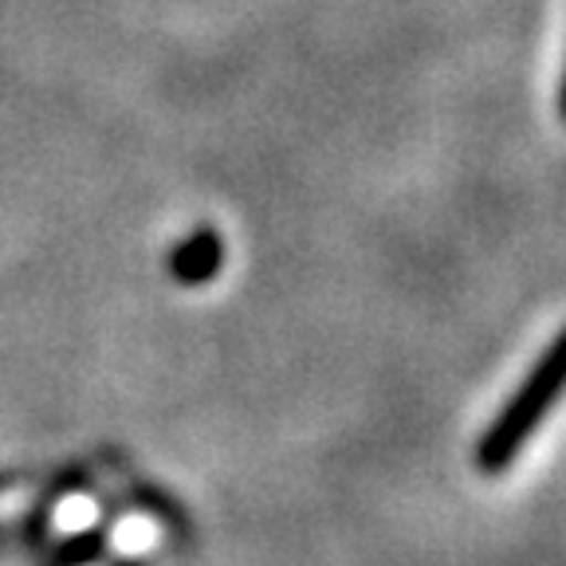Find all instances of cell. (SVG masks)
Segmentation results:
<instances>
[{"instance_id": "1", "label": "cell", "mask_w": 566, "mask_h": 566, "mask_svg": "<svg viewBox=\"0 0 566 566\" xmlns=\"http://www.w3.org/2000/svg\"><path fill=\"white\" fill-rule=\"evenodd\" d=\"M566 394V327L547 343V350L539 354V363L523 374V381L515 386L512 398L500 406V413L488 421V429L476 441V469L484 476H504L515 464L527 441L539 433V424L551 417L555 401Z\"/></svg>"}, {"instance_id": "2", "label": "cell", "mask_w": 566, "mask_h": 566, "mask_svg": "<svg viewBox=\"0 0 566 566\" xmlns=\"http://www.w3.org/2000/svg\"><path fill=\"white\" fill-rule=\"evenodd\" d=\"M224 268V237L217 229H197L186 240H177L169 252V275L186 287H201Z\"/></svg>"}, {"instance_id": "3", "label": "cell", "mask_w": 566, "mask_h": 566, "mask_svg": "<svg viewBox=\"0 0 566 566\" xmlns=\"http://www.w3.org/2000/svg\"><path fill=\"white\" fill-rule=\"evenodd\" d=\"M103 547H106V535L98 527L80 531L75 539L63 543L60 555H55V563H60V566H87L95 555H103Z\"/></svg>"}, {"instance_id": "4", "label": "cell", "mask_w": 566, "mask_h": 566, "mask_svg": "<svg viewBox=\"0 0 566 566\" xmlns=\"http://www.w3.org/2000/svg\"><path fill=\"white\" fill-rule=\"evenodd\" d=\"M558 118L566 123V67H563V80H558Z\"/></svg>"}, {"instance_id": "5", "label": "cell", "mask_w": 566, "mask_h": 566, "mask_svg": "<svg viewBox=\"0 0 566 566\" xmlns=\"http://www.w3.org/2000/svg\"><path fill=\"white\" fill-rule=\"evenodd\" d=\"M12 484V476H0V488H9Z\"/></svg>"}, {"instance_id": "6", "label": "cell", "mask_w": 566, "mask_h": 566, "mask_svg": "<svg viewBox=\"0 0 566 566\" xmlns=\"http://www.w3.org/2000/svg\"><path fill=\"white\" fill-rule=\"evenodd\" d=\"M118 566H142V563H118Z\"/></svg>"}]
</instances>
